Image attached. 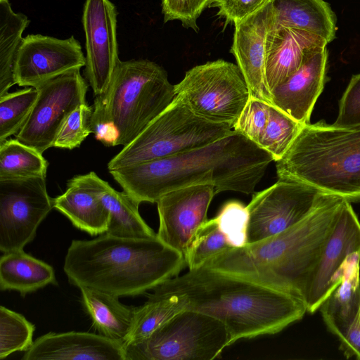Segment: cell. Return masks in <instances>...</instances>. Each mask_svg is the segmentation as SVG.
<instances>
[{
    "label": "cell",
    "instance_id": "6da1fadb",
    "mask_svg": "<svg viewBox=\"0 0 360 360\" xmlns=\"http://www.w3.org/2000/svg\"><path fill=\"white\" fill-rule=\"evenodd\" d=\"M272 161L269 153L233 131L205 146L109 172L139 202H156L172 190L199 184L213 185L216 194L252 193Z\"/></svg>",
    "mask_w": 360,
    "mask_h": 360
},
{
    "label": "cell",
    "instance_id": "7a4b0ae2",
    "mask_svg": "<svg viewBox=\"0 0 360 360\" xmlns=\"http://www.w3.org/2000/svg\"><path fill=\"white\" fill-rule=\"evenodd\" d=\"M153 292L174 295L184 309L222 322L230 345L240 339L279 333L307 312L304 301L295 295L205 266L169 278Z\"/></svg>",
    "mask_w": 360,
    "mask_h": 360
},
{
    "label": "cell",
    "instance_id": "3957f363",
    "mask_svg": "<svg viewBox=\"0 0 360 360\" xmlns=\"http://www.w3.org/2000/svg\"><path fill=\"white\" fill-rule=\"evenodd\" d=\"M345 200L325 193L314 211L297 224L261 241L231 247L202 266L252 281L304 301Z\"/></svg>",
    "mask_w": 360,
    "mask_h": 360
},
{
    "label": "cell",
    "instance_id": "277c9868",
    "mask_svg": "<svg viewBox=\"0 0 360 360\" xmlns=\"http://www.w3.org/2000/svg\"><path fill=\"white\" fill-rule=\"evenodd\" d=\"M186 265L184 255L158 237L130 238L107 233L73 240L64 261L69 282L116 297L135 296L176 276Z\"/></svg>",
    "mask_w": 360,
    "mask_h": 360
},
{
    "label": "cell",
    "instance_id": "5b68a950",
    "mask_svg": "<svg viewBox=\"0 0 360 360\" xmlns=\"http://www.w3.org/2000/svg\"><path fill=\"white\" fill-rule=\"evenodd\" d=\"M276 167L278 179L359 202L360 125L342 127L323 120L305 124Z\"/></svg>",
    "mask_w": 360,
    "mask_h": 360
},
{
    "label": "cell",
    "instance_id": "8992f818",
    "mask_svg": "<svg viewBox=\"0 0 360 360\" xmlns=\"http://www.w3.org/2000/svg\"><path fill=\"white\" fill-rule=\"evenodd\" d=\"M95 98L116 129L117 146L124 147L172 103L174 89L158 64L120 60L106 91Z\"/></svg>",
    "mask_w": 360,
    "mask_h": 360
},
{
    "label": "cell",
    "instance_id": "52a82bcc",
    "mask_svg": "<svg viewBox=\"0 0 360 360\" xmlns=\"http://www.w3.org/2000/svg\"><path fill=\"white\" fill-rule=\"evenodd\" d=\"M233 131L209 122L174 98L133 141L112 158L108 171L172 157L209 145Z\"/></svg>",
    "mask_w": 360,
    "mask_h": 360
},
{
    "label": "cell",
    "instance_id": "ba28073f",
    "mask_svg": "<svg viewBox=\"0 0 360 360\" xmlns=\"http://www.w3.org/2000/svg\"><path fill=\"white\" fill-rule=\"evenodd\" d=\"M230 345L225 325L185 309L148 336L124 344L125 360H211Z\"/></svg>",
    "mask_w": 360,
    "mask_h": 360
},
{
    "label": "cell",
    "instance_id": "9c48e42d",
    "mask_svg": "<svg viewBox=\"0 0 360 360\" xmlns=\"http://www.w3.org/2000/svg\"><path fill=\"white\" fill-rule=\"evenodd\" d=\"M174 89V99L198 117L233 128L250 98L238 65L222 59L191 68Z\"/></svg>",
    "mask_w": 360,
    "mask_h": 360
},
{
    "label": "cell",
    "instance_id": "30bf717a",
    "mask_svg": "<svg viewBox=\"0 0 360 360\" xmlns=\"http://www.w3.org/2000/svg\"><path fill=\"white\" fill-rule=\"evenodd\" d=\"M38 96L32 111L15 135L20 142L42 153L53 146L65 119L85 103L87 83L75 69L48 80L36 88Z\"/></svg>",
    "mask_w": 360,
    "mask_h": 360
},
{
    "label": "cell",
    "instance_id": "8fae6325",
    "mask_svg": "<svg viewBox=\"0 0 360 360\" xmlns=\"http://www.w3.org/2000/svg\"><path fill=\"white\" fill-rule=\"evenodd\" d=\"M324 195L307 184L281 179L255 193L247 205L248 243L261 241L300 222L314 211Z\"/></svg>",
    "mask_w": 360,
    "mask_h": 360
},
{
    "label": "cell",
    "instance_id": "7c38bea8",
    "mask_svg": "<svg viewBox=\"0 0 360 360\" xmlns=\"http://www.w3.org/2000/svg\"><path fill=\"white\" fill-rule=\"evenodd\" d=\"M53 208L46 176L0 180V250H23Z\"/></svg>",
    "mask_w": 360,
    "mask_h": 360
},
{
    "label": "cell",
    "instance_id": "4fadbf2b",
    "mask_svg": "<svg viewBox=\"0 0 360 360\" xmlns=\"http://www.w3.org/2000/svg\"><path fill=\"white\" fill-rule=\"evenodd\" d=\"M360 253V221L351 202L345 200L312 273L304 302L314 313L340 283L344 265L352 254Z\"/></svg>",
    "mask_w": 360,
    "mask_h": 360
},
{
    "label": "cell",
    "instance_id": "5bb4252c",
    "mask_svg": "<svg viewBox=\"0 0 360 360\" xmlns=\"http://www.w3.org/2000/svg\"><path fill=\"white\" fill-rule=\"evenodd\" d=\"M86 65L80 43L74 36L60 39L41 34L23 38L18 51L14 78L20 86L37 88L48 80Z\"/></svg>",
    "mask_w": 360,
    "mask_h": 360
},
{
    "label": "cell",
    "instance_id": "9a60e30c",
    "mask_svg": "<svg viewBox=\"0 0 360 360\" xmlns=\"http://www.w3.org/2000/svg\"><path fill=\"white\" fill-rule=\"evenodd\" d=\"M117 11L110 0H86L82 25L86 38L84 75L95 96L103 94L120 60Z\"/></svg>",
    "mask_w": 360,
    "mask_h": 360
},
{
    "label": "cell",
    "instance_id": "2e32d148",
    "mask_svg": "<svg viewBox=\"0 0 360 360\" xmlns=\"http://www.w3.org/2000/svg\"><path fill=\"white\" fill-rule=\"evenodd\" d=\"M215 195L213 185L199 184L161 195L156 202L160 221L158 238L185 258L197 231L207 220V210Z\"/></svg>",
    "mask_w": 360,
    "mask_h": 360
},
{
    "label": "cell",
    "instance_id": "e0dca14e",
    "mask_svg": "<svg viewBox=\"0 0 360 360\" xmlns=\"http://www.w3.org/2000/svg\"><path fill=\"white\" fill-rule=\"evenodd\" d=\"M274 23V13L269 0L259 10L234 24L230 50L250 97L270 103L271 93L265 78V57L267 35Z\"/></svg>",
    "mask_w": 360,
    "mask_h": 360
},
{
    "label": "cell",
    "instance_id": "ac0fdd59",
    "mask_svg": "<svg viewBox=\"0 0 360 360\" xmlns=\"http://www.w3.org/2000/svg\"><path fill=\"white\" fill-rule=\"evenodd\" d=\"M327 61V46L308 52L300 68L270 91L271 103L300 124L310 123L326 83Z\"/></svg>",
    "mask_w": 360,
    "mask_h": 360
},
{
    "label": "cell",
    "instance_id": "d6986e66",
    "mask_svg": "<svg viewBox=\"0 0 360 360\" xmlns=\"http://www.w3.org/2000/svg\"><path fill=\"white\" fill-rule=\"evenodd\" d=\"M303 125L273 104L250 97L233 129L269 153L276 162Z\"/></svg>",
    "mask_w": 360,
    "mask_h": 360
},
{
    "label": "cell",
    "instance_id": "ffe728a7",
    "mask_svg": "<svg viewBox=\"0 0 360 360\" xmlns=\"http://www.w3.org/2000/svg\"><path fill=\"white\" fill-rule=\"evenodd\" d=\"M22 359L125 360V355L122 342L101 334L50 332L36 339Z\"/></svg>",
    "mask_w": 360,
    "mask_h": 360
},
{
    "label": "cell",
    "instance_id": "44dd1931",
    "mask_svg": "<svg viewBox=\"0 0 360 360\" xmlns=\"http://www.w3.org/2000/svg\"><path fill=\"white\" fill-rule=\"evenodd\" d=\"M327 44L304 31L274 23L267 35L265 57V78L269 91L294 74L308 52Z\"/></svg>",
    "mask_w": 360,
    "mask_h": 360
},
{
    "label": "cell",
    "instance_id": "7402d4cb",
    "mask_svg": "<svg viewBox=\"0 0 360 360\" xmlns=\"http://www.w3.org/2000/svg\"><path fill=\"white\" fill-rule=\"evenodd\" d=\"M53 204L77 229L94 236L106 232L109 211L93 183L91 172L70 179L66 191L53 198Z\"/></svg>",
    "mask_w": 360,
    "mask_h": 360
},
{
    "label": "cell",
    "instance_id": "603a6c76",
    "mask_svg": "<svg viewBox=\"0 0 360 360\" xmlns=\"http://www.w3.org/2000/svg\"><path fill=\"white\" fill-rule=\"evenodd\" d=\"M319 309L326 326L339 340L344 355L360 359V288L339 287Z\"/></svg>",
    "mask_w": 360,
    "mask_h": 360
},
{
    "label": "cell",
    "instance_id": "cb8c5ba5",
    "mask_svg": "<svg viewBox=\"0 0 360 360\" xmlns=\"http://www.w3.org/2000/svg\"><path fill=\"white\" fill-rule=\"evenodd\" d=\"M274 25L299 30L328 44L335 38L336 16L323 0H270Z\"/></svg>",
    "mask_w": 360,
    "mask_h": 360
},
{
    "label": "cell",
    "instance_id": "d4e9b609",
    "mask_svg": "<svg viewBox=\"0 0 360 360\" xmlns=\"http://www.w3.org/2000/svg\"><path fill=\"white\" fill-rule=\"evenodd\" d=\"M93 183L109 211L108 235L130 238H148L157 233L145 222L139 212L140 202L125 191H117L91 172Z\"/></svg>",
    "mask_w": 360,
    "mask_h": 360
},
{
    "label": "cell",
    "instance_id": "484cf974",
    "mask_svg": "<svg viewBox=\"0 0 360 360\" xmlns=\"http://www.w3.org/2000/svg\"><path fill=\"white\" fill-rule=\"evenodd\" d=\"M82 302L100 334L116 341H127L132 328L134 308L122 304L118 297L82 288Z\"/></svg>",
    "mask_w": 360,
    "mask_h": 360
},
{
    "label": "cell",
    "instance_id": "4316f807",
    "mask_svg": "<svg viewBox=\"0 0 360 360\" xmlns=\"http://www.w3.org/2000/svg\"><path fill=\"white\" fill-rule=\"evenodd\" d=\"M56 285L53 268L23 250L4 253L0 258V289L15 290L22 296Z\"/></svg>",
    "mask_w": 360,
    "mask_h": 360
},
{
    "label": "cell",
    "instance_id": "83f0119b",
    "mask_svg": "<svg viewBox=\"0 0 360 360\" xmlns=\"http://www.w3.org/2000/svg\"><path fill=\"white\" fill-rule=\"evenodd\" d=\"M29 23L25 14L13 11L8 0H0V96L16 84L15 58Z\"/></svg>",
    "mask_w": 360,
    "mask_h": 360
},
{
    "label": "cell",
    "instance_id": "f1b7e54d",
    "mask_svg": "<svg viewBox=\"0 0 360 360\" xmlns=\"http://www.w3.org/2000/svg\"><path fill=\"white\" fill-rule=\"evenodd\" d=\"M47 167L42 153L16 139L0 143V180L46 176Z\"/></svg>",
    "mask_w": 360,
    "mask_h": 360
},
{
    "label": "cell",
    "instance_id": "f546056e",
    "mask_svg": "<svg viewBox=\"0 0 360 360\" xmlns=\"http://www.w3.org/2000/svg\"><path fill=\"white\" fill-rule=\"evenodd\" d=\"M184 309L182 303L174 295H160L153 292L148 294L147 301L134 308L132 328L124 343L148 336Z\"/></svg>",
    "mask_w": 360,
    "mask_h": 360
},
{
    "label": "cell",
    "instance_id": "4dcf8cb0",
    "mask_svg": "<svg viewBox=\"0 0 360 360\" xmlns=\"http://www.w3.org/2000/svg\"><path fill=\"white\" fill-rule=\"evenodd\" d=\"M38 96L34 87L0 96V143L15 135L28 118Z\"/></svg>",
    "mask_w": 360,
    "mask_h": 360
},
{
    "label": "cell",
    "instance_id": "1f68e13d",
    "mask_svg": "<svg viewBox=\"0 0 360 360\" xmlns=\"http://www.w3.org/2000/svg\"><path fill=\"white\" fill-rule=\"evenodd\" d=\"M35 326L25 317L0 307V359L15 352H26L33 345Z\"/></svg>",
    "mask_w": 360,
    "mask_h": 360
},
{
    "label": "cell",
    "instance_id": "d6a6232c",
    "mask_svg": "<svg viewBox=\"0 0 360 360\" xmlns=\"http://www.w3.org/2000/svg\"><path fill=\"white\" fill-rule=\"evenodd\" d=\"M231 248L214 218L207 219L197 231L185 260L188 269H198L210 259Z\"/></svg>",
    "mask_w": 360,
    "mask_h": 360
},
{
    "label": "cell",
    "instance_id": "836d02e7",
    "mask_svg": "<svg viewBox=\"0 0 360 360\" xmlns=\"http://www.w3.org/2000/svg\"><path fill=\"white\" fill-rule=\"evenodd\" d=\"M214 219L231 247L248 244L249 212L247 206L237 200L228 201Z\"/></svg>",
    "mask_w": 360,
    "mask_h": 360
},
{
    "label": "cell",
    "instance_id": "e575fe53",
    "mask_svg": "<svg viewBox=\"0 0 360 360\" xmlns=\"http://www.w3.org/2000/svg\"><path fill=\"white\" fill-rule=\"evenodd\" d=\"M93 106L86 103L78 105L63 123L53 147L72 150L79 147L91 133Z\"/></svg>",
    "mask_w": 360,
    "mask_h": 360
},
{
    "label": "cell",
    "instance_id": "d590c367",
    "mask_svg": "<svg viewBox=\"0 0 360 360\" xmlns=\"http://www.w3.org/2000/svg\"><path fill=\"white\" fill-rule=\"evenodd\" d=\"M214 0H162L164 22L179 20L186 28L199 30L197 20Z\"/></svg>",
    "mask_w": 360,
    "mask_h": 360
},
{
    "label": "cell",
    "instance_id": "8d00e7d4",
    "mask_svg": "<svg viewBox=\"0 0 360 360\" xmlns=\"http://www.w3.org/2000/svg\"><path fill=\"white\" fill-rule=\"evenodd\" d=\"M335 124L342 127L360 125V74L354 75L340 103Z\"/></svg>",
    "mask_w": 360,
    "mask_h": 360
},
{
    "label": "cell",
    "instance_id": "74e56055",
    "mask_svg": "<svg viewBox=\"0 0 360 360\" xmlns=\"http://www.w3.org/2000/svg\"><path fill=\"white\" fill-rule=\"evenodd\" d=\"M269 0H214L212 6L218 8L217 15L226 25L235 24L262 8Z\"/></svg>",
    "mask_w": 360,
    "mask_h": 360
},
{
    "label": "cell",
    "instance_id": "f35d334b",
    "mask_svg": "<svg viewBox=\"0 0 360 360\" xmlns=\"http://www.w3.org/2000/svg\"><path fill=\"white\" fill-rule=\"evenodd\" d=\"M91 130L95 139L105 146H115L117 143V133L110 120L108 118L101 103L94 98L93 112L91 117Z\"/></svg>",
    "mask_w": 360,
    "mask_h": 360
},
{
    "label": "cell",
    "instance_id": "ab89813d",
    "mask_svg": "<svg viewBox=\"0 0 360 360\" xmlns=\"http://www.w3.org/2000/svg\"><path fill=\"white\" fill-rule=\"evenodd\" d=\"M359 316H360V312H359Z\"/></svg>",
    "mask_w": 360,
    "mask_h": 360
}]
</instances>
